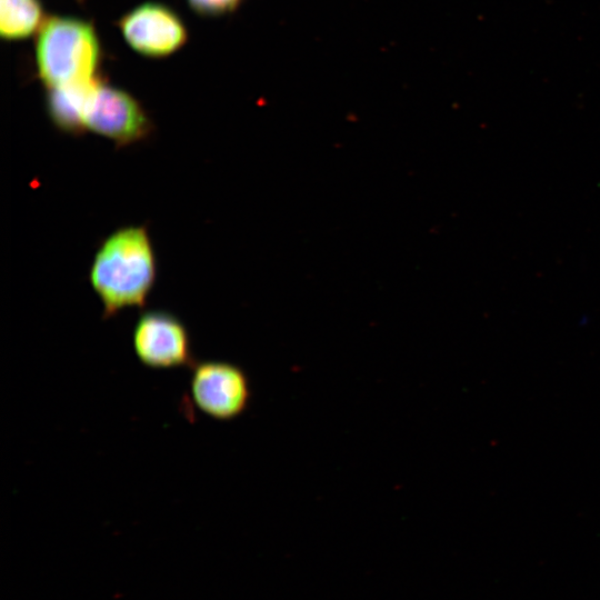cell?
Wrapping results in <instances>:
<instances>
[{"label": "cell", "instance_id": "cell-1", "mask_svg": "<svg viewBox=\"0 0 600 600\" xmlns=\"http://www.w3.org/2000/svg\"><path fill=\"white\" fill-rule=\"evenodd\" d=\"M89 280L102 304V318L143 308L157 280V256L146 226H126L104 238L90 266Z\"/></svg>", "mask_w": 600, "mask_h": 600}, {"label": "cell", "instance_id": "cell-2", "mask_svg": "<svg viewBox=\"0 0 600 600\" xmlns=\"http://www.w3.org/2000/svg\"><path fill=\"white\" fill-rule=\"evenodd\" d=\"M36 60L47 89L98 77L100 44L94 28L76 18L44 19L36 40Z\"/></svg>", "mask_w": 600, "mask_h": 600}, {"label": "cell", "instance_id": "cell-3", "mask_svg": "<svg viewBox=\"0 0 600 600\" xmlns=\"http://www.w3.org/2000/svg\"><path fill=\"white\" fill-rule=\"evenodd\" d=\"M189 381L190 398L207 417L230 421L248 408L251 389L247 373L237 364L222 360L196 361Z\"/></svg>", "mask_w": 600, "mask_h": 600}, {"label": "cell", "instance_id": "cell-4", "mask_svg": "<svg viewBox=\"0 0 600 600\" xmlns=\"http://www.w3.org/2000/svg\"><path fill=\"white\" fill-rule=\"evenodd\" d=\"M132 346L140 363L150 369H178L196 362L189 330L166 310L140 313L133 327Z\"/></svg>", "mask_w": 600, "mask_h": 600}, {"label": "cell", "instance_id": "cell-5", "mask_svg": "<svg viewBox=\"0 0 600 600\" xmlns=\"http://www.w3.org/2000/svg\"><path fill=\"white\" fill-rule=\"evenodd\" d=\"M84 126L86 130L112 140L118 149L148 139L154 129L136 98L102 79L89 100Z\"/></svg>", "mask_w": 600, "mask_h": 600}, {"label": "cell", "instance_id": "cell-6", "mask_svg": "<svg viewBox=\"0 0 600 600\" xmlns=\"http://www.w3.org/2000/svg\"><path fill=\"white\" fill-rule=\"evenodd\" d=\"M118 27L134 51L152 58L173 53L188 38L180 17L170 8L156 2L132 9L118 21Z\"/></svg>", "mask_w": 600, "mask_h": 600}, {"label": "cell", "instance_id": "cell-7", "mask_svg": "<svg viewBox=\"0 0 600 600\" xmlns=\"http://www.w3.org/2000/svg\"><path fill=\"white\" fill-rule=\"evenodd\" d=\"M101 81L98 76L91 80L49 88L46 97V110L52 124L63 133L83 134L84 114L91 94Z\"/></svg>", "mask_w": 600, "mask_h": 600}, {"label": "cell", "instance_id": "cell-8", "mask_svg": "<svg viewBox=\"0 0 600 600\" xmlns=\"http://www.w3.org/2000/svg\"><path fill=\"white\" fill-rule=\"evenodd\" d=\"M39 0H0V34L18 40L33 34L43 23Z\"/></svg>", "mask_w": 600, "mask_h": 600}, {"label": "cell", "instance_id": "cell-9", "mask_svg": "<svg viewBox=\"0 0 600 600\" xmlns=\"http://www.w3.org/2000/svg\"><path fill=\"white\" fill-rule=\"evenodd\" d=\"M190 8L201 16H221L237 9L241 0H187Z\"/></svg>", "mask_w": 600, "mask_h": 600}]
</instances>
